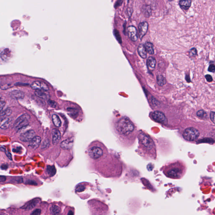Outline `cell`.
Returning <instances> with one entry per match:
<instances>
[{
  "label": "cell",
  "instance_id": "25",
  "mask_svg": "<svg viewBox=\"0 0 215 215\" xmlns=\"http://www.w3.org/2000/svg\"><path fill=\"white\" fill-rule=\"evenodd\" d=\"M53 122L56 127H59L62 125V122L59 116L56 114H53L52 116Z\"/></svg>",
  "mask_w": 215,
  "mask_h": 215
},
{
  "label": "cell",
  "instance_id": "28",
  "mask_svg": "<svg viewBox=\"0 0 215 215\" xmlns=\"http://www.w3.org/2000/svg\"><path fill=\"white\" fill-rule=\"evenodd\" d=\"M60 211H61V209L57 205H52L50 208V212L52 214H59Z\"/></svg>",
  "mask_w": 215,
  "mask_h": 215
},
{
  "label": "cell",
  "instance_id": "42",
  "mask_svg": "<svg viewBox=\"0 0 215 215\" xmlns=\"http://www.w3.org/2000/svg\"><path fill=\"white\" fill-rule=\"evenodd\" d=\"M127 15L129 17H131V15H132V12H133V10H132V8H128L127 9Z\"/></svg>",
  "mask_w": 215,
  "mask_h": 215
},
{
  "label": "cell",
  "instance_id": "24",
  "mask_svg": "<svg viewBox=\"0 0 215 215\" xmlns=\"http://www.w3.org/2000/svg\"><path fill=\"white\" fill-rule=\"evenodd\" d=\"M144 46L146 49V51L149 54L153 55L154 53V51L153 46V44L150 42H147L144 44Z\"/></svg>",
  "mask_w": 215,
  "mask_h": 215
},
{
  "label": "cell",
  "instance_id": "37",
  "mask_svg": "<svg viewBox=\"0 0 215 215\" xmlns=\"http://www.w3.org/2000/svg\"><path fill=\"white\" fill-rule=\"evenodd\" d=\"M208 71L210 72H214L215 71V67L214 65L211 64L209 66L208 69Z\"/></svg>",
  "mask_w": 215,
  "mask_h": 215
},
{
  "label": "cell",
  "instance_id": "29",
  "mask_svg": "<svg viewBox=\"0 0 215 215\" xmlns=\"http://www.w3.org/2000/svg\"><path fill=\"white\" fill-rule=\"evenodd\" d=\"M47 171L48 174L51 176L54 175L56 173V169L54 167H51V166H48L47 168Z\"/></svg>",
  "mask_w": 215,
  "mask_h": 215
},
{
  "label": "cell",
  "instance_id": "6",
  "mask_svg": "<svg viewBox=\"0 0 215 215\" xmlns=\"http://www.w3.org/2000/svg\"><path fill=\"white\" fill-rule=\"evenodd\" d=\"M31 88L36 91H48L49 90V88L47 84L40 81H36L33 82L31 84Z\"/></svg>",
  "mask_w": 215,
  "mask_h": 215
},
{
  "label": "cell",
  "instance_id": "4",
  "mask_svg": "<svg viewBox=\"0 0 215 215\" xmlns=\"http://www.w3.org/2000/svg\"><path fill=\"white\" fill-rule=\"evenodd\" d=\"M115 128L120 135L127 139L130 145H134L138 133L136 132L135 125L131 120L126 117L121 118L116 122Z\"/></svg>",
  "mask_w": 215,
  "mask_h": 215
},
{
  "label": "cell",
  "instance_id": "18",
  "mask_svg": "<svg viewBox=\"0 0 215 215\" xmlns=\"http://www.w3.org/2000/svg\"><path fill=\"white\" fill-rule=\"evenodd\" d=\"M38 199L32 200L26 204L23 207H21L22 209H27V210H31L36 206V205L38 203Z\"/></svg>",
  "mask_w": 215,
  "mask_h": 215
},
{
  "label": "cell",
  "instance_id": "30",
  "mask_svg": "<svg viewBox=\"0 0 215 215\" xmlns=\"http://www.w3.org/2000/svg\"><path fill=\"white\" fill-rule=\"evenodd\" d=\"M13 86L12 84L11 83H4V84H2L0 85V88L2 90L5 91V90H8L9 88H12Z\"/></svg>",
  "mask_w": 215,
  "mask_h": 215
},
{
  "label": "cell",
  "instance_id": "12",
  "mask_svg": "<svg viewBox=\"0 0 215 215\" xmlns=\"http://www.w3.org/2000/svg\"><path fill=\"white\" fill-rule=\"evenodd\" d=\"M12 120L8 117H3L0 120V128L2 129H8L11 125Z\"/></svg>",
  "mask_w": 215,
  "mask_h": 215
},
{
  "label": "cell",
  "instance_id": "23",
  "mask_svg": "<svg viewBox=\"0 0 215 215\" xmlns=\"http://www.w3.org/2000/svg\"><path fill=\"white\" fill-rule=\"evenodd\" d=\"M12 110L9 108L3 109L0 110V117H8L11 115Z\"/></svg>",
  "mask_w": 215,
  "mask_h": 215
},
{
  "label": "cell",
  "instance_id": "33",
  "mask_svg": "<svg viewBox=\"0 0 215 215\" xmlns=\"http://www.w3.org/2000/svg\"><path fill=\"white\" fill-rule=\"evenodd\" d=\"M197 50L195 48H192L189 52V55L191 56H195L197 54Z\"/></svg>",
  "mask_w": 215,
  "mask_h": 215
},
{
  "label": "cell",
  "instance_id": "31",
  "mask_svg": "<svg viewBox=\"0 0 215 215\" xmlns=\"http://www.w3.org/2000/svg\"><path fill=\"white\" fill-rule=\"evenodd\" d=\"M113 34H114V36H115V38L117 41L120 43V44H122V38H121V35H120V32L117 30H114L113 31Z\"/></svg>",
  "mask_w": 215,
  "mask_h": 215
},
{
  "label": "cell",
  "instance_id": "44",
  "mask_svg": "<svg viewBox=\"0 0 215 215\" xmlns=\"http://www.w3.org/2000/svg\"><path fill=\"white\" fill-rule=\"evenodd\" d=\"M6 178L3 176H0V183H3L6 180Z\"/></svg>",
  "mask_w": 215,
  "mask_h": 215
},
{
  "label": "cell",
  "instance_id": "26",
  "mask_svg": "<svg viewBox=\"0 0 215 215\" xmlns=\"http://www.w3.org/2000/svg\"><path fill=\"white\" fill-rule=\"evenodd\" d=\"M44 91H36L35 92V94L39 98H42L43 99H47L48 98V95Z\"/></svg>",
  "mask_w": 215,
  "mask_h": 215
},
{
  "label": "cell",
  "instance_id": "43",
  "mask_svg": "<svg viewBox=\"0 0 215 215\" xmlns=\"http://www.w3.org/2000/svg\"><path fill=\"white\" fill-rule=\"evenodd\" d=\"M5 105L6 102L5 101H2V100L0 101V110L3 109Z\"/></svg>",
  "mask_w": 215,
  "mask_h": 215
},
{
  "label": "cell",
  "instance_id": "2",
  "mask_svg": "<svg viewBox=\"0 0 215 215\" xmlns=\"http://www.w3.org/2000/svg\"><path fill=\"white\" fill-rule=\"evenodd\" d=\"M179 137L189 143L198 144L205 140H214L215 133L203 132L193 126L185 128L179 133Z\"/></svg>",
  "mask_w": 215,
  "mask_h": 215
},
{
  "label": "cell",
  "instance_id": "20",
  "mask_svg": "<svg viewBox=\"0 0 215 215\" xmlns=\"http://www.w3.org/2000/svg\"><path fill=\"white\" fill-rule=\"evenodd\" d=\"M191 3V0H181L179 1V5L181 8L184 10H187L190 8Z\"/></svg>",
  "mask_w": 215,
  "mask_h": 215
},
{
  "label": "cell",
  "instance_id": "5",
  "mask_svg": "<svg viewBox=\"0 0 215 215\" xmlns=\"http://www.w3.org/2000/svg\"><path fill=\"white\" fill-rule=\"evenodd\" d=\"M151 117L154 121L156 122L167 126L168 124V120L165 114L162 112L155 111L152 113Z\"/></svg>",
  "mask_w": 215,
  "mask_h": 215
},
{
  "label": "cell",
  "instance_id": "49",
  "mask_svg": "<svg viewBox=\"0 0 215 215\" xmlns=\"http://www.w3.org/2000/svg\"><path fill=\"white\" fill-rule=\"evenodd\" d=\"M1 95L0 93V101H1Z\"/></svg>",
  "mask_w": 215,
  "mask_h": 215
},
{
  "label": "cell",
  "instance_id": "48",
  "mask_svg": "<svg viewBox=\"0 0 215 215\" xmlns=\"http://www.w3.org/2000/svg\"><path fill=\"white\" fill-rule=\"evenodd\" d=\"M74 214V213H73V212H72V211H70L69 212H68V215H73Z\"/></svg>",
  "mask_w": 215,
  "mask_h": 215
},
{
  "label": "cell",
  "instance_id": "13",
  "mask_svg": "<svg viewBox=\"0 0 215 215\" xmlns=\"http://www.w3.org/2000/svg\"><path fill=\"white\" fill-rule=\"evenodd\" d=\"M41 138L39 136H35L34 138L30 142L29 146L33 149H36L40 146L41 143Z\"/></svg>",
  "mask_w": 215,
  "mask_h": 215
},
{
  "label": "cell",
  "instance_id": "1",
  "mask_svg": "<svg viewBox=\"0 0 215 215\" xmlns=\"http://www.w3.org/2000/svg\"><path fill=\"white\" fill-rule=\"evenodd\" d=\"M139 145L138 153L147 160H155L157 157V147L155 140L144 131H140L138 135Z\"/></svg>",
  "mask_w": 215,
  "mask_h": 215
},
{
  "label": "cell",
  "instance_id": "17",
  "mask_svg": "<svg viewBox=\"0 0 215 215\" xmlns=\"http://www.w3.org/2000/svg\"><path fill=\"white\" fill-rule=\"evenodd\" d=\"M12 56L11 51L9 49L6 48L1 52V58L4 61H7L9 60Z\"/></svg>",
  "mask_w": 215,
  "mask_h": 215
},
{
  "label": "cell",
  "instance_id": "27",
  "mask_svg": "<svg viewBox=\"0 0 215 215\" xmlns=\"http://www.w3.org/2000/svg\"><path fill=\"white\" fill-rule=\"evenodd\" d=\"M157 82L158 84L160 86H163L165 85L167 82L166 78L161 75H159L157 77Z\"/></svg>",
  "mask_w": 215,
  "mask_h": 215
},
{
  "label": "cell",
  "instance_id": "39",
  "mask_svg": "<svg viewBox=\"0 0 215 215\" xmlns=\"http://www.w3.org/2000/svg\"><path fill=\"white\" fill-rule=\"evenodd\" d=\"M210 118L211 121L214 123V124L215 123V113L214 112H211V114H210Z\"/></svg>",
  "mask_w": 215,
  "mask_h": 215
},
{
  "label": "cell",
  "instance_id": "15",
  "mask_svg": "<svg viewBox=\"0 0 215 215\" xmlns=\"http://www.w3.org/2000/svg\"><path fill=\"white\" fill-rule=\"evenodd\" d=\"M53 143L56 144L61 139V134L60 131L56 129H53L52 130Z\"/></svg>",
  "mask_w": 215,
  "mask_h": 215
},
{
  "label": "cell",
  "instance_id": "19",
  "mask_svg": "<svg viewBox=\"0 0 215 215\" xmlns=\"http://www.w3.org/2000/svg\"><path fill=\"white\" fill-rule=\"evenodd\" d=\"M138 53L142 58L145 59L147 58V52L143 44H140L138 48Z\"/></svg>",
  "mask_w": 215,
  "mask_h": 215
},
{
  "label": "cell",
  "instance_id": "38",
  "mask_svg": "<svg viewBox=\"0 0 215 215\" xmlns=\"http://www.w3.org/2000/svg\"><path fill=\"white\" fill-rule=\"evenodd\" d=\"M40 214H41V210L40 209H37L32 213L31 215H40Z\"/></svg>",
  "mask_w": 215,
  "mask_h": 215
},
{
  "label": "cell",
  "instance_id": "8",
  "mask_svg": "<svg viewBox=\"0 0 215 215\" xmlns=\"http://www.w3.org/2000/svg\"><path fill=\"white\" fill-rule=\"evenodd\" d=\"M35 135V131L33 130H29L21 134L20 140L24 142H30Z\"/></svg>",
  "mask_w": 215,
  "mask_h": 215
},
{
  "label": "cell",
  "instance_id": "21",
  "mask_svg": "<svg viewBox=\"0 0 215 215\" xmlns=\"http://www.w3.org/2000/svg\"><path fill=\"white\" fill-rule=\"evenodd\" d=\"M142 11L146 17H149L151 15V8L150 6L144 5L142 8Z\"/></svg>",
  "mask_w": 215,
  "mask_h": 215
},
{
  "label": "cell",
  "instance_id": "32",
  "mask_svg": "<svg viewBox=\"0 0 215 215\" xmlns=\"http://www.w3.org/2000/svg\"><path fill=\"white\" fill-rule=\"evenodd\" d=\"M197 115L198 117L201 118H204L206 116V113L203 111V110H202L198 111L197 112Z\"/></svg>",
  "mask_w": 215,
  "mask_h": 215
},
{
  "label": "cell",
  "instance_id": "47",
  "mask_svg": "<svg viewBox=\"0 0 215 215\" xmlns=\"http://www.w3.org/2000/svg\"><path fill=\"white\" fill-rule=\"evenodd\" d=\"M0 151H2L5 152L6 151V149L2 147H0Z\"/></svg>",
  "mask_w": 215,
  "mask_h": 215
},
{
  "label": "cell",
  "instance_id": "45",
  "mask_svg": "<svg viewBox=\"0 0 215 215\" xmlns=\"http://www.w3.org/2000/svg\"><path fill=\"white\" fill-rule=\"evenodd\" d=\"M5 153H6V156H7V157H8L9 159L11 160H12V154H11V153H9V152H8V151H6L5 152Z\"/></svg>",
  "mask_w": 215,
  "mask_h": 215
},
{
  "label": "cell",
  "instance_id": "11",
  "mask_svg": "<svg viewBox=\"0 0 215 215\" xmlns=\"http://www.w3.org/2000/svg\"><path fill=\"white\" fill-rule=\"evenodd\" d=\"M73 143L74 139L72 138H70L62 142L60 144V146L64 150H69L72 148Z\"/></svg>",
  "mask_w": 215,
  "mask_h": 215
},
{
  "label": "cell",
  "instance_id": "36",
  "mask_svg": "<svg viewBox=\"0 0 215 215\" xmlns=\"http://www.w3.org/2000/svg\"><path fill=\"white\" fill-rule=\"evenodd\" d=\"M85 189V188L84 186L80 185L78 186L77 187L76 189V191L77 192H82V191H84Z\"/></svg>",
  "mask_w": 215,
  "mask_h": 215
},
{
  "label": "cell",
  "instance_id": "14",
  "mask_svg": "<svg viewBox=\"0 0 215 215\" xmlns=\"http://www.w3.org/2000/svg\"><path fill=\"white\" fill-rule=\"evenodd\" d=\"M10 96L15 100H20L24 98V95L23 92L18 90H14L10 92Z\"/></svg>",
  "mask_w": 215,
  "mask_h": 215
},
{
  "label": "cell",
  "instance_id": "35",
  "mask_svg": "<svg viewBox=\"0 0 215 215\" xmlns=\"http://www.w3.org/2000/svg\"><path fill=\"white\" fill-rule=\"evenodd\" d=\"M48 104L53 108H56V106H57V104H56V102L53 101V100H48Z\"/></svg>",
  "mask_w": 215,
  "mask_h": 215
},
{
  "label": "cell",
  "instance_id": "10",
  "mask_svg": "<svg viewBox=\"0 0 215 215\" xmlns=\"http://www.w3.org/2000/svg\"><path fill=\"white\" fill-rule=\"evenodd\" d=\"M148 24L146 21L141 22L139 25V36L140 39H142L146 35L148 30Z\"/></svg>",
  "mask_w": 215,
  "mask_h": 215
},
{
  "label": "cell",
  "instance_id": "22",
  "mask_svg": "<svg viewBox=\"0 0 215 215\" xmlns=\"http://www.w3.org/2000/svg\"><path fill=\"white\" fill-rule=\"evenodd\" d=\"M156 61V59L153 57H150L147 60V64L148 67L151 69L155 68Z\"/></svg>",
  "mask_w": 215,
  "mask_h": 215
},
{
  "label": "cell",
  "instance_id": "40",
  "mask_svg": "<svg viewBox=\"0 0 215 215\" xmlns=\"http://www.w3.org/2000/svg\"><path fill=\"white\" fill-rule=\"evenodd\" d=\"M122 3V0H118L115 3V5H114V7L115 8H118L119 6H120V5H121Z\"/></svg>",
  "mask_w": 215,
  "mask_h": 215
},
{
  "label": "cell",
  "instance_id": "16",
  "mask_svg": "<svg viewBox=\"0 0 215 215\" xmlns=\"http://www.w3.org/2000/svg\"><path fill=\"white\" fill-rule=\"evenodd\" d=\"M30 115H28L27 113H25V114H22L21 115V116L19 117L16 120L15 122V123L14 124V127L15 128L21 122H23L24 120H30Z\"/></svg>",
  "mask_w": 215,
  "mask_h": 215
},
{
  "label": "cell",
  "instance_id": "34",
  "mask_svg": "<svg viewBox=\"0 0 215 215\" xmlns=\"http://www.w3.org/2000/svg\"><path fill=\"white\" fill-rule=\"evenodd\" d=\"M12 182L16 183H23V179L21 178H13Z\"/></svg>",
  "mask_w": 215,
  "mask_h": 215
},
{
  "label": "cell",
  "instance_id": "7",
  "mask_svg": "<svg viewBox=\"0 0 215 215\" xmlns=\"http://www.w3.org/2000/svg\"><path fill=\"white\" fill-rule=\"evenodd\" d=\"M89 155L93 159H96L100 158L103 154V150L97 147H93L89 150Z\"/></svg>",
  "mask_w": 215,
  "mask_h": 215
},
{
  "label": "cell",
  "instance_id": "9",
  "mask_svg": "<svg viewBox=\"0 0 215 215\" xmlns=\"http://www.w3.org/2000/svg\"><path fill=\"white\" fill-rule=\"evenodd\" d=\"M127 35L132 41H136L138 39V32L135 27L131 26L127 28Z\"/></svg>",
  "mask_w": 215,
  "mask_h": 215
},
{
  "label": "cell",
  "instance_id": "41",
  "mask_svg": "<svg viewBox=\"0 0 215 215\" xmlns=\"http://www.w3.org/2000/svg\"><path fill=\"white\" fill-rule=\"evenodd\" d=\"M205 78L208 82H211L213 81V78L212 76L209 75H206L205 76Z\"/></svg>",
  "mask_w": 215,
  "mask_h": 215
},
{
  "label": "cell",
  "instance_id": "46",
  "mask_svg": "<svg viewBox=\"0 0 215 215\" xmlns=\"http://www.w3.org/2000/svg\"><path fill=\"white\" fill-rule=\"evenodd\" d=\"M48 141H45L43 144L42 147H43V148H44L45 147H46L47 145H48Z\"/></svg>",
  "mask_w": 215,
  "mask_h": 215
},
{
  "label": "cell",
  "instance_id": "3",
  "mask_svg": "<svg viewBox=\"0 0 215 215\" xmlns=\"http://www.w3.org/2000/svg\"><path fill=\"white\" fill-rule=\"evenodd\" d=\"M187 170L186 163L181 160H175L168 162L160 169V171L167 177L173 179H182L185 174Z\"/></svg>",
  "mask_w": 215,
  "mask_h": 215
}]
</instances>
